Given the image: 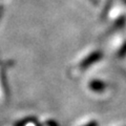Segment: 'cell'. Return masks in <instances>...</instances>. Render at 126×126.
Listing matches in <instances>:
<instances>
[{"label":"cell","mask_w":126,"mask_h":126,"mask_svg":"<svg viewBox=\"0 0 126 126\" xmlns=\"http://www.w3.org/2000/svg\"><path fill=\"white\" fill-rule=\"evenodd\" d=\"M100 57H102V54L101 53H94V54H93V55H90V56L86 59V60H84L83 62L81 63V67L82 68H86L87 66H89L92 63H94L96 61H98L100 59Z\"/></svg>","instance_id":"6da1fadb"},{"label":"cell","mask_w":126,"mask_h":126,"mask_svg":"<svg viewBox=\"0 0 126 126\" xmlns=\"http://www.w3.org/2000/svg\"><path fill=\"white\" fill-rule=\"evenodd\" d=\"M106 87V85L101 81H93L89 83V88L94 90V92H97V93H100L102 90H104V88Z\"/></svg>","instance_id":"7a4b0ae2"},{"label":"cell","mask_w":126,"mask_h":126,"mask_svg":"<svg viewBox=\"0 0 126 126\" xmlns=\"http://www.w3.org/2000/svg\"><path fill=\"white\" fill-rule=\"evenodd\" d=\"M85 126H98V123L96 121H93V122H89L88 124H86Z\"/></svg>","instance_id":"3957f363"}]
</instances>
